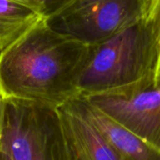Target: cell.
I'll return each instance as SVG.
<instances>
[{
    "instance_id": "1",
    "label": "cell",
    "mask_w": 160,
    "mask_h": 160,
    "mask_svg": "<svg viewBox=\"0 0 160 160\" xmlns=\"http://www.w3.org/2000/svg\"><path fill=\"white\" fill-rule=\"evenodd\" d=\"M90 51L40 20L0 52V97L62 106L79 96L77 82Z\"/></svg>"
},
{
    "instance_id": "2",
    "label": "cell",
    "mask_w": 160,
    "mask_h": 160,
    "mask_svg": "<svg viewBox=\"0 0 160 160\" xmlns=\"http://www.w3.org/2000/svg\"><path fill=\"white\" fill-rule=\"evenodd\" d=\"M159 50L146 19L91 46L77 82L79 96L127 98L155 86Z\"/></svg>"
},
{
    "instance_id": "3",
    "label": "cell",
    "mask_w": 160,
    "mask_h": 160,
    "mask_svg": "<svg viewBox=\"0 0 160 160\" xmlns=\"http://www.w3.org/2000/svg\"><path fill=\"white\" fill-rule=\"evenodd\" d=\"M0 146L10 160H70L57 108L3 99Z\"/></svg>"
},
{
    "instance_id": "4",
    "label": "cell",
    "mask_w": 160,
    "mask_h": 160,
    "mask_svg": "<svg viewBox=\"0 0 160 160\" xmlns=\"http://www.w3.org/2000/svg\"><path fill=\"white\" fill-rule=\"evenodd\" d=\"M153 0H71L46 22L88 46L99 44L147 18Z\"/></svg>"
},
{
    "instance_id": "5",
    "label": "cell",
    "mask_w": 160,
    "mask_h": 160,
    "mask_svg": "<svg viewBox=\"0 0 160 160\" xmlns=\"http://www.w3.org/2000/svg\"><path fill=\"white\" fill-rule=\"evenodd\" d=\"M85 98L160 151V84L127 98Z\"/></svg>"
},
{
    "instance_id": "6",
    "label": "cell",
    "mask_w": 160,
    "mask_h": 160,
    "mask_svg": "<svg viewBox=\"0 0 160 160\" xmlns=\"http://www.w3.org/2000/svg\"><path fill=\"white\" fill-rule=\"evenodd\" d=\"M75 98L57 108L70 160H120L82 113Z\"/></svg>"
},
{
    "instance_id": "7",
    "label": "cell",
    "mask_w": 160,
    "mask_h": 160,
    "mask_svg": "<svg viewBox=\"0 0 160 160\" xmlns=\"http://www.w3.org/2000/svg\"><path fill=\"white\" fill-rule=\"evenodd\" d=\"M76 102L120 160H160V151L132 130L101 111L87 98L77 96Z\"/></svg>"
},
{
    "instance_id": "8",
    "label": "cell",
    "mask_w": 160,
    "mask_h": 160,
    "mask_svg": "<svg viewBox=\"0 0 160 160\" xmlns=\"http://www.w3.org/2000/svg\"><path fill=\"white\" fill-rule=\"evenodd\" d=\"M42 19L45 18L22 3L0 0V52Z\"/></svg>"
},
{
    "instance_id": "9",
    "label": "cell",
    "mask_w": 160,
    "mask_h": 160,
    "mask_svg": "<svg viewBox=\"0 0 160 160\" xmlns=\"http://www.w3.org/2000/svg\"><path fill=\"white\" fill-rule=\"evenodd\" d=\"M22 3L47 19L71 0H15Z\"/></svg>"
},
{
    "instance_id": "10",
    "label": "cell",
    "mask_w": 160,
    "mask_h": 160,
    "mask_svg": "<svg viewBox=\"0 0 160 160\" xmlns=\"http://www.w3.org/2000/svg\"><path fill=\"white\" fill-rule=\"evenodd\" d=\"M146 20L151 24L160 47V0L152 1Z\"/></svg>"
},
{
    "instance_id": "11",
    "label": "cell",
    "mask_w": 160,
    "mask_h": 160,
    "mask_svg": "<svg viewBox=\"0 0 160 160\" xmlns=\"http://www.w3.org/2000/svg\"><path fill=\"white\" fill-rule=\"evenodd\" d=\"M160 84V50L159 55H158V67H157V74H156V85Z\"/></svg>"
},
{
    "instance_id": "12",
    "label": "cell",
    "mask_w": 160,
    "mask_h": 160,
    "mask_svg": "<svg viewBox=\"0 0 160 160\" xmlns=\"http://www.w3.org/2000/svg\"><path fill=\"white\" fill-rule=\"evenodd\" d=\"M0 160H10L8 155L5 152V150L0 146Z\"/></svg>"
},
{
    "instance_id": "13",
    "label": "cell",
    "mask_w": 160,
    "mask_h": 160,
    "mask_svg": "<svg viewBox=\"0 0 160 160\" xmlns=\"http://www.w3.org/2000/svg\"><path fill=\"white\" fill-rule=\"evenodd\" d=\"M2 110H3V98L0 97V131H1V123H2Z\"/></svg>"
}]
</instances>
